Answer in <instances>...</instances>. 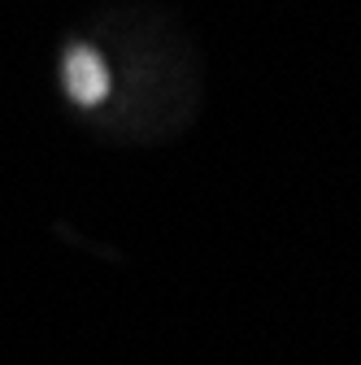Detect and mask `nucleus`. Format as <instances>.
<instances>
[{
    "mask_svg": "<svg viewBox=\"0 0 361 365\" xmlns=\"http://www.w3.org/2000/svg\"><path fill=\"white\" fill-rule=\"evenodd\" d=\"M61 78H66V91H70L74 105H101L109 96V66L101 61L96 48H87V43L66 48Z\"/></svg>",
    "mask_w": 361,
    "mask_h": 365,
    "instance_id": "obj_1",
    "label": "nucleus"
}]
</instances>
